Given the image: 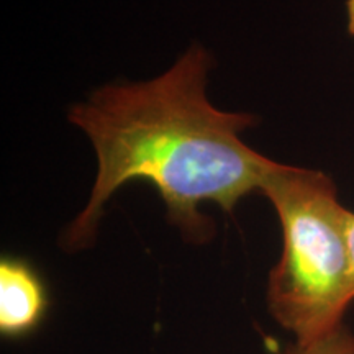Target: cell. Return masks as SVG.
Here are the masks:
<instances>
[{
    "mask_svg": "<svg viewBox=\"0 0 354 354\" xmlns=\"http://www.w3.org/2000/svg\"><path fill=\"white\" fill-rule=\"evenodd\" d=\"M48 294L43 279L26 259L3 256L0 261V331L24 336L43 320Z\"/></svg>",
    "mask_w": 354,
    "mask_h": 354,
    "instance_id": "cell-3",
    "label": "cell"
},
{
    "mask_svg": "<svg viewBox=\"0 0 354 354\" xmlns=\"http://www.w3.org/2000/svg\"><path fill=\"white\" fill-rule=\"evenodd\" d=\"M346 240L349 250V261H351V274H353V287H354V212L348 210L346 214Z\"/></svg>",
    "mask_w": 354,
    "mask_h": 354,
    "instance_id": "cell-5",
    "label": "cell"
},
{
    "mask_svg": "<svg viewBox=\"0 0 354 354\" xmlns=\"http://www.w3.org/2000/svg\"><path fill=\"white\" fill-rule=\"evenodd\" d=\"M209 68L207 51L192 46L153 81L105 86L71 109L69 120L94 145L99 171L87 205L66 230V250H84L95 240L105 202L131 180L153 184L167 218L196 243L214 233L198 212L202 202L230 214L243 197L263 189L276 161L240 138L258 120L210 104Z\"/></svg>",
    "mask_w": 354,
    "mask_h": 354,
    "instance_id": "cell-1",
    "label": "cell"
},
{
    "mask_svg": "<svg viewBox=\"0 0 354 354\" xmlns=\"http://www.w3.org/2000/svg\"><path fill=\"white\" fill-rule=\"evenodd\" d=\"M281 354H354V331L343 322L310 342H294Z\"/></svg>",
    "mask_w": 354,
    "mask_h": 354,
    "instance_id": "cell-4",
    "label": "cell"
},
{
    "mask_svg": "<svg viewBox=\"0 0 354 354\" xmlns=\"http://www.w3.org/2000/svg\"><path fill=\"white\" fill-rule=\"evenodd\" d=\"M346 15H348V33L354 37V0H346Z\"/></svg>",
    "mask_w": 354,
    "mask_h": 354,
    "instance_id": "cell-6",
    "label": "cell"
},
{
    "mask_svg": "<svg viewBox=\"0 0 354 354\" xmlns=\"http://www.w3.org/2000/svg\"><path fill=\"white\" fill-rule=\"evenodd\" d=\"M261 192L282 230V253L268 281L269 313L295 342H310L343 323L354 302L348 209L328 176L279 162Z\"/></svg>",
    "mask_w": 354,
    "mask_h": 354,
    "instance_id": "cell-2",
    "label": "cell"
}]
</instances>
